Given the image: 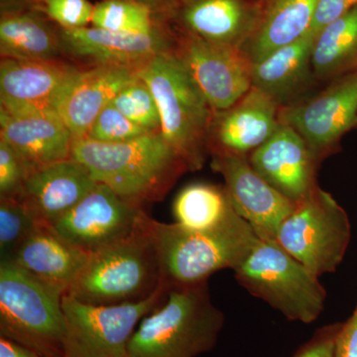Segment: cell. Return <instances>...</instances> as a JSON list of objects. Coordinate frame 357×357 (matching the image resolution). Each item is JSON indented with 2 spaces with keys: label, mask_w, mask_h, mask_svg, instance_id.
Here are the masks:
<instances>
[{
  "label": "cell",
  "mask_w": 357,
  "mask_h": 357,
  "mask_svg": "<svg viewBox=\"0 0 357 357\" xmlns=\"http://www.w3.org/2000/svg\"><path fill=\"white\" fill-rule=\"evenodd\" d=\"M112 105L148 132L158 133L161 131L156 100L151 89L139 76L119 91Z\"/></svg>",
  "instance_id": "cell-29"
},
{
  "label": "cell",
  "mask_w": 357,
  "mask_h": 357,
  "mask_svg": "<svg viewBox=\"0 0 357 357\" xmlns=\"http://www.w3.org/2000/svg\"><path fill=\"white\" fill-rule=\"evenodd\" d=\"M167 293L161 287L146 299L117 305L88 304L64 295L65 357H128L140 321L164 302Z\"/></svg>",
  "instance_id": "cell-9"
},
{
  "label": "cell",
  "mask_w": 357,
  "mask_h": 357,
  "mask_svg": "<svg viewBox=\"0 0 357 357\" xmlns=\"http://www.w3.org/2000/svg\"><path fill=\"white\" fill-rule=\"evenodd\" d=\"M174 54L215 112L229 109L251 89V63L241 49L181 31Z\"/></svg>",
  "instance_id": "cell-10"
},
{
  "label": "cell",
  "mask_w": 357,
  "mask_h": 357,
  "mask_svg": "<svg viewBox=\"0 0 357 357\" xmlns=\"http://www.w3.org/2000/svg\"><path fill=\"white\" fill-rule=\"evenodd\" d=\"M41 0H0V15L36 9Z\"/></svg>",
  "instance_id": "cell-38"
},
{
  "label": "cell",
  "mask_w": 357,
  "mask_h": 357,
  "mask_svg": "<svg viewBox=\"0 0 357 357\" xmlns=\"http://www.w3.org/2000/svg\"><path fill=\"white\" fill-rule=\"evenodd\" d=\"M319 0H268L243 51L251 64L302 38L310 31Z\"/></svg>",
  "instance_id": "cell-24"
},
{
  "label": "cell",
  "mask_w": 357,
  "mask_h": 357,
  "mask_svg": "<svg viewBox=\"0 0 357 357\" xmlns=\"http://www.w3.org/2000/svg\"><path fill=\"white\" fill-rule=\"evenodd\" d=\"M139 3L144 4L160 18L164 20L169 18L174 8L177 6L178 0H135Z\"/></svg>",
  "instance_id": "cell-39"
},
{
  "label": "cell",
  "mask_w": 357,
  "mask_h": 357,
  "mask_svg": "<svg viewBox=\"0 0 357 357\" xmlns=\"http://www.w3.org/2000/svg\"><path fill=\"white\" fill-rule=\"evenodd\" d=\"M256 172L294 203L307 199L317 188V161L304 139L280 123L273 135L248 155Z\"/></svg>",
  "instance_id": "cell-16"
},
{
  "label": "cell",
  "mask_w": 357,
  "mask_h": 357,
  "mask_svg": "<svg viewBox=\"0 0 357 357\" xmlns=\"http://www.w3.org/2000/svg\"><path fill=\"white\" fill-rule=\"evenodd\" d=\"M70 157L88 167L96 183L141 208L164 199L189 171L161 132L119 143L79 138L73 141Z\"/></svg>",
  "instance_id": "cell-1"
},
{
  "label": "cell",
  "mask_w": 357,
  "mask_h": 357,
  "mask_svg": "<svg viewBox=\"0 0 357 357\" xmlns=\"http://www.w3.org/2000/svg\"><path fill=\"white\" fill-rule=\"evenodd\" d=\"M279 119L299 134L319 161L356 128L357 72L333 79L311 100L283 105Z\"/></svg>",
  "instance_id": "cell-11"
},
{
  "label": "cell",
  "mask_w": 357,
  "mask_h": 357,
  "mask_svg": "<svg viewBox=\"0 0 357 357\" xmlns=\"http://www.w3.org/2000/svg\"><path fill=\"white\" fill-rule=\"evenodd\" d=\"M38 223L20 199L0 198L1 259H9Z\"/></svg>",
  "instance_id": "cell-30"
},
{
  "label": "cell",
  "mask_w": 357,
  "mask_h": 357,
  "mask_svg": "<svg viewBox=\"0 0 357 357\" xmlns=\"http://www.w3.org/2000/svg\"><path fill=\"white\" fill-rule=\"evenodd\" d=\"M0 138L34 169L70 158L74 141L70 129L57 114H13L2 109Z\"/></svg>",
  "instance_id": "cell-21"
},
{
  "label": "cell",
  "mask_w": 357,
  "mask_h": 357,
  "mask_svg": "<svg viewBox=\"0 0 357 357\" xmlns=\"http://www.w3.org/2000/svg\"><path fill=\"white\" fill-rule=\"evenodd\" d=\"M138 77V69L126 66H91L82 68L66 96L59 115L74 139L86 137L89 129L126 84Z\"/></svg>",
  "instance_id": "cell-20"
},
{
  "label": "cell",
  "mask_w": 357,
  "mask_h": 357,
  "mask_svg": "<svg viewBox=\"0 0 357 357\" xmlns=\"http://www.w3.org/2000/svg\"><path fill=\"white\" fill-rule=\"evenodd\" d=\"M144 213L141 206L98 183L93 191L50 227L75 248L91 255L132 234Z\"/></svg>",
  "instance_id": "cell-12"
},
{
  "label": "cell",
  "mask_w": 357,
  "mask_h": 357,
  "mask_svg": "<svg viewBox=\"0 0 357 357\" xmlns=\"http://www.w3.org/2000/svg\"><path fill=\"white\" fill-rule=\"evenodd\" d=\"M351 237L344 208L317 188L284 220L275 241L316 276L333 273L344 260Z\"/></svg>",
  "instance_id": "cell-8"
},
{
  "label": "cell",
  "mask_w": 357,
  "mask_h": 357,
  "mask_svg": "<svg viewBox=\"0 0 357 357\" xmlns=\"http://www.w3.org/2000/svg\"><path fill=\"white\" fill-rule=\"evenodd\" d=\"M88 258L89 255L65 241L50 225L38 223L9 259L66 295Z\"/></svg>",
  "instance_id": "cell-22"
},
{
  "label": "cell",
  "mask_w": 357,
  "mask_h": 357,
  "mask_svg": "<svg viewBox=\"0 0 357 357\" xmlns=\"http://www.w3.org/2000/svg\"><path fill=\"white\" fill-rule=\"evenodd\" d=\"M98 185L88 167L68 158L33 169L20 199L39 223L52 225Z\"/></svg>",
  "instance_id": "cell-19"
},
{
  "label": "cell",
  "mask_w": 357,
  "mask_h": 357,
  "mask_svg": "<svg viewBox=\"0 0 357 357\" xmlns=\"http://www.w3.org/2000/svg\"><path fill=\"white\" fill-rule=\"evenodd\" d=\"M33 167L0 138V198L20 199Z\"/></svg>",
  "instance_id": "cell-33"
},
{
  "label": "cell",
  "mask_w": 357,
  "mask_h": 357,
  "mask_svg": "<svg viewBox=\"0 0 357 357\" xmlns=\"http://www.w3.org/2000/svg\"><path fill=\"white\" fill-rule=\"evenodd\" d=\"M210 155L211 168L222 176L234 211L250 223L260 238L274 239L297 204L268 184L246 155L227 151H211Z\"/></svg>",
  "instance_id": "cell-15"
},
{
  "label": "cell",
  "mask_w": 357,
  "mask_h": 357,
  "mask_svg": "<svg viewBox=\"0 0 357 357\" xmlns=\"http://www.w3.org/2000/svg\"><path fill=\"white\" fill-rule=\"evenodd\" d=\"M335 357H357V305L351 318L338 331Z\"/></svg>",
  "instance_id": "cell-36"
},
{
  "label": "cell",
  "mask_w": 357,
  "mask_h": 357,
  "mask_svg": "<svg viewBox=\"0 0 357 357\" xmlns=\"http://www.w3.org/2000/svg\"><path fill=\"white\" fill-rule=\"evenodd\" d=\"M149 218L143 213L132 234L89 255L66 295L88 304L117 305L146 299L164 287Z\"/></svg>",
  "instance_id": "cell-5"
},
{
  "label": "cell",
  "mask_w": 357,
  "mask_h": 357,
  "mask_svg": "<svg viewBox=\"0 0 357 357\" xmlns=\"http://www.w3.org/2000/svg\"><path fill=\"white\" fill-rule=\"evenodd\" d=\"M357 6V0H319L310 31L318 35L326 25Z\"/></svg>",
  "instance_id": "cell-34"
},
{
  "label": "cell",
  "mask_w": 357,
  "mask_h": 357,
  "mask_svg": "<svg viewBox=\"0 0 357 357\" xmlns=\"http://www.w3.org/2000/svg\"><path fill=\"white\" fill-rule=\"evenodd\" d=\"M237 282L289 321L311 324L325 309L326 292L302 263L275 239H258L248 257L234 269Z\"/></svg>",
  "instance_id": "cell-7"
},
{
  "label": "cell",
  "mask_w": 357,
  "mask_h": 357,
  "mask_svg": "<svg viewBox=\"0 0 357 357\" xmlns=\"http://www.w3.org/2000/svg\"><path fill=\"white\" fill-rule=\"evenodd\" d=\"M158 107L164 139L189 171L203 168L210 154L215 110L174 51L160 54L138 68Z\"/></svg>",
  "instance_id": "cell-4"
},
{
  "label": "cell",
  "mask_w": 357,
  "mask_h": 357,
  "mask_svg": "<svg viewBox=\"0 0 357 357\" xmlns=\"http://www.w3.org/2000/svg\"><path fill=\"white\" fill-rule=\"evenodd\" d=\"M91 24L109 31L149 33L164 22L151 9L135 0H102L95 6Z\"/></svg>",
  "instance_id": "cell-28"
},
{
  "label": "cell",
  "mask_w": 357,
  "mask_h": 357,
  "mask_svg": "<svg viewBox=\"0 0 357 357\" xmlns=\"http://www.w3.org/2000/svg\"><path fill=\"white\" fill-rule=\"evenodd\" d=\"M356 128H357V119H356Z\"/></svg>",
  "instance_id": "cell-40"
},
{
  "label": "cell",
  "mask_w": 357,
  "mask_h": 357,
  "mask_svg": "<svg viewBox=\"0 0 357 357\" xmlns=\"http://www.w3.org/2000/svg\"><path fill=\"white\" fill-rule=\"evenodd\" d=\"M225 316L208 283L172 288L158 307L140 321L128 357H197L217 344Z\"/></svg>",
  "instance_id": "cell-3"
},
{
  "label": "cell",
  "mask_w": 357,
  "mask_h": 357,
  "mask_svg": "<svg viewBox=\"0 0 357 357\" xmlns=\"http://www.w3.org/2000/svg\"><path fill=\"white\" fill-rule=\"evenodd\" d=\"M260 0H178L169 18L181 31L223 46L241 49L251 38L260 17Z\"/></svg>",
  "instance_id": "cell-17"
},
{
  "label": "cell",
  "mask_w": 357,
  "mask_h": 357,
  "mask_svg": "<svg viewBox=\"0 0 357 357\" xmlns=\"http://www.w3.org/2000/svg\"><path fill=\"white\" fill-rule=\"evenodd\" d=\"M82 68L66 59L23 61L1 58L0 109L13 114H59Z\"/></svg>",
  "instance_id": "cell-13"
},
{
  "label": "cell",
  "mask_w": 357,
  "mask_h": 357,
  "mask_svg": "<svg viewBox=\"0 0 357 357\" xmlns=\"http://www.w3.org/2000/svg\"><path fill=\"white\" fill-rule=\"evenodd\" d=\"M0 357H42L28 347L0 337Z\"/></svg>",
  "instance_id": "cell-37"
},
{
  "label": "cell",
  "mask_w": 357,
  "mask_h": 357,
  "mask_svg": "<svg viewBox=\"0 0 357 357\" xmlns=\"http://www.w3.org/2000/svg\"><path fill=\"white\" fill-rule=\"evenodd\" d=\"M340 326H330L319 330L295 357H335V344Z\"/></svg>",
  "instance_id": "cell-35"
},
{
  "label": "cell",
  "mask_w": 357,
  "mask_h": 357,
  "mask_svg": "<svg viewBox=\"0 0 357 357\" xmlns=\"http://www.w3.org/2000/svg\"><path fill=\"white\" fill-rule=\"evenodd\" d=\"M312 68L314 77L321 81L357 72V6L317 35Z\"/></svg>",
  "instance_id": "cell-26"
},
{
  "label": "cell",
  "mask_w": 357,
  "mask_h": 357,
  "mask_svg": "<svg viewBox=\"0 0 357 357\" xmlns=\"http://www.w3.org/2000/svg\"><path fill=\"white\" fill-rule=\"evenodd\" d=\"M176 222L187 229L208 230L218 227L234 210L222 185L195 183L185 185L174 199Z\"/></svg>",
  "instance_id": "cell-27"
},
{
  "label": "cell",
  "mask_w": 357,
  "mask_h": 357,
  "mask_svg": "<svg viewBox=\"0 0 357 357\" xmlns=\"http://www.w3.org/2000/svg\"><path fill=\"white\" fill-rule=\"evenodd\" d=\"M1 58L64 60L59 26L36 9L0 16Z\"/></svg>",
  "instance_id": "cell-25"
},
{
  "label": "cell",
  "mask_w": 357,
  "mask_h": 357,
  "mask_svg": "<svg viewBox=\"0 0 357 357\" xmlns=\"http://www.w3.org/2000/svg\"><path fill=\"white\" fill-rule=\"evenodd\" d=\"M148 225L167 290L204 283L225 268L234 270L259 239L250 223L234 210L213 229H190L151 218Z\"/></svg>",
  "instance_id": "cell-2"
},
{
  "label": "cell",
  "mask_w": 357,
  "mask_h": 357,
  "mask_svg": "<svg viewBox=\"0 0 357 357\" xmlns=\"http://www.w3.org/2000/svg\"><path fill=\"white\" fill-rule=\"evenodd\" d=\"M93 9L89 0H41L36 10L62 29H79L91 23Z\"/></svg>",
  "instance_id": "cell-32"
},
{
  "label": "cell",
  "mask_w": 357,
  "mask_h": 357,
  "mask_svg": "<svg viewBox=\"0 0 357 357\" xmlns=\"http://www.w3.org/2000/svg\"><path fill=\"white\" fill-rule=\"evenodd\" d=\"M64 295L10 259H1L0 337L42 357H65Z\"/></svg>",
  "instance_id": "cell-6"
},
{
  "label": "cell",
  "mask_w": 357,
  "mask_h": 357,
  "mask_svg": "<svg viewBox=\"0 0 357 357\" xmlns=\"http://www.w3.org/2000/svg\"><path fill=\"white\" fill-rule=\"evenodd\" d=\"M61 47L66 60L91 66H126L138 68L160 54L174 51L175 34L160 26L149 33H122L100 28L62 29Z\"/></svg>",
  "instance_id": "cell-14"
},
{
  "label": "cell",
  "mask_w": 357,
  "mask_h": 357,
  "mask_svg": "<svg viewBox=\"0 0 357 357\" xmlns=\"http://www.w3.org/2000/svg\"><path fill=\"white\" fill-rule=\"evenodd\" d=\"M316 35L311 31L259 62L251 64V86L277 100L284 102L302 91L314 77L312 52Z\"/></svg>",
  "instance_id": "cell-23"
},
{
  "label": "cell",
  "mask_w": 357,
  "mask_h": 357,
  "mask_svg": "<svg viewBox=\"0 0 357 357\" xmlns=\"http://www.w3.org/2000/svg\"><path fill=\"white\" fill-rule=\"evenodd\" d=\"M110 103L96 117L86 137L105 143H119L149 134Z\"/></svg>",
  "instance_id": "cell-31"
},
{
  "label": "cell",
  "mask_w": 357,
  "mask_h": 357,
  "mask_svg": "<svg viewBox=\"0 0 357 357\" xmlns=\"http://www.w3.org/2000/svg\"><path fill=\"white\" fill-rule=\"evenodd\" d=\"M281 107L272 96L251 86L229 109L215 112L210 131V153L227 151L248 156L278 129Z\"/></svg>",
  "instance_id": "cell-18"
}]
</instances>
